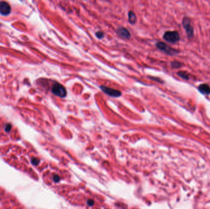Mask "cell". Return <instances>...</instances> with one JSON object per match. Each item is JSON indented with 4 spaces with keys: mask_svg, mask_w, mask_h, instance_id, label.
<instances>
[{
    "mask_svg": "<svg viewBox=\"0 0 210 209\" xmlns=\"http://www.w3.org/2000/svg\"><path fill=\"white\" fill-rule=\"evenodd\" d=\"M156 47L165 54L170 56H175L180 53V51L167 45L164 42L159 41L156 44Z\"/></svg>",
    "mask_w": 210,
    "mask_h": 209,
    "instance_id": "cell-1",
    "label": "cell"
},
{
    "mask_svg": "<svg viewBox=\"0 0 210 209\" xmlns=\"http://www.w3.org/2000/svg\"><path fill=\"white\" fill-rule=\"evenodd\" d=\"M182 24L186 31L188 39L189 40L192 39L194 36V29L191 24V19L188 17H184L183 19Z\"/></svg>",
    "mask_w": 210,
    "mask_h": 209,
    "instance_id": "cell-2",
    "label": "cell"
},
{
    "mask_svg": "<svg viewBox=\"0 0 210 209\" xmlns=\"http://www.w3.org/2000/svg\"><path fill=\"white\" fill-rule=\"evenodd\" d=\"M163 38L165 41L172 44L177 43L181 39L180 35L177 31H166L163 36Z\"/></svg>",
    "mask_w": 210,
    "mask_h": 209,
    "instance_id": "cell-3",
    "label": "cell"
},
{
    "mask_svg": "<svg viewBox=\"0 0 210 209\" xmlns=\"http://www.w3.org/2000/svg\"><path fill=\"white\" fill-rule=\"evenodd\" d=\"M52 91L55 95L61 98H64L66 95V91L65 87L58 83H56L53 85Z\"/></svg>",
    "mask_w": 210,
    "mask_h": 209,
    "instance_id": "cell-4",
    "label": "cell"
},
{
    "mask_svg": "<svg viewBox=\"0 0 210 209\" xmlns=\"http://www.w3.org/2000/svg\"><path fill=\"white\" fill-rule=\"evenodd\" d=\"M116 33L119 37L123 39H129L131 37L130 31L125 27H119L116 30Z\"/></svg>",
    "mask_w": 210,
    "mask_h": 209,
    "instance_id": "cell-5",
    "label": "cell"
},
{
    "mask_svg": "<svg viewBox=\"0 0 210 209\" xmlns=\"http://www.w3.org/2000/svg\"><path fill=\"white\" fill-rule=\"evenodd\" d=\"M100 88L107 95L112 96V97H119L120 96H121L122 93L117 90L113 89V88H108L106 86H101Z\"/></svg>",
    "mask_w": 210,
    "mask_h": 209,
    "instance_id": "cell-6",
    "label": "cell"
},
{
    "mask_svg": "<svg viewBox=\"0 0 210 209\" xmlns=\"http://www.w3.org/2000/svg\"><path fill=\"white\" fill-rule=\"evenodd\" d=\"M10 6L5 1L0 2V14L2 15H8L10 13Z\"/></svg>",
    "mask_w": 210,
    "mask_h": 209,
    "instance_id": "cell-7",
    "label": "cell"
},
{
    "mask_svg": "<svg viewBox=\"0 0 210 209\" xmlns=\"http://www.w3.org/2000/svg\"><path fill=\"white\" fill-rule=\"evenodd\" d=\"M199 90L203 94H205V95L210 94V87L208 84L204 83V84L200 85L199 87Z\"/></svg>",
    "mask_w": 210,
    "mask_h": 209,
    "instance_id": "cell-8",
    "label": "cell"
},
{
    "mask_svg": "<svg viewBox=\"0 0 210 209\" xmlns=\"http://www.w3.org/2000/svg\"><path fill=\"white\" fill-rule=\"evenodd\" d=\"M128 18L129 23H130L132 25H135L137 20V17L135 13L132 10H130L128 13Z\"/></svg>",
    "mask_w": 210,
    "mask_h": 209,
    "instance_id": "cell-9",
    "label": "cell"
},
{
    "mask_svg": "<svg viewBox=\"0 0 210 209\" xmlns=\"http://www.w3.org/2000/svg\"><path fill=\"white\" fill-rule=\"evenodd\" d=\"M178 75H179L181 78L184 79V80H189V74L188 72H187L186 71H179L177 73Z\"/></svg>",
    "mask_w": 210,
    "mask_h": 209,
    "instance_id": "cell-10",
    "label": "cell"
},
{
    "mask_svg": "<svg viewBox=\"0 0 210 209\" xmlns=\"http://www.w3.org/2000/svg\"><path fill=\"white\" fill-rule=\"evenodd\" d=\"M183 63L178 61H173L171 63V66L173 68H175V69H178V68H180L183 66Z\"/></svg>",
    "mask_w": 210,
    "mask_h": 209,
    "instance_id": "cell-11",
    "label": "cell"
},
{
    "mask_svg": "<svg viewBox=\"0 0 210 209\" xmlns=\"http://www.w3.org/2000/svg\"><path fill=\"white\" fill-rule=\"evenodd\" d=\"M95 36H96V37H97L98 39H103L104 37H105V33H104L103 31H98L96 32Z\"/></svg>",
    "mask_w": 210,
    "mask_h": 209,
    "instance_id": "cell-12",
    "label": "cell"
},
{
    "mask_svg": "<svg viewBox=\"0 0 210 209\" xmlns=\"http://www.w3.org/2000/svg\"><path fill=\"white\" fill-rule=\"evenodd\" d=\"M53 180H54V182H58L60 181V177H59L58 176L55 175V176H53Z\"/></svg>",
    "mask_w": 210,
    "mask_h": 209,
    "instance_id": "cell-13",
    "label": "cell"
},
{
    "mask_svg": "<svg viewBox=\"0 0 210 209\" xmlns=\"http://www.w3.org/2000/svg\"><path fill=\"white\" fill-rule=\"evenodd\" d=\"M87 204H88L89 206H92L94 204V201H93V200H91V199H90V200H89V201H87Z\"/></svg>",
    "mask_w": 210,
    "mask_h": 209,
    "instance_id": "cell-14",
    "label": "cell"
}]
</instances>
